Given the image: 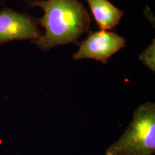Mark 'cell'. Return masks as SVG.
Segmentation results:
<instances>
[{
    "label": "cell",
    "instance_id": "cell-7",
    "mask_svg": "<svg viewBox=\"0 0 155 155\" xmlns=\"http://www.w3.org/2000/svg\"><path fill=\"white\" fill-rule=\"evenodd\" d=\"M35 1H38V0H35Z\"/></svg>",
    "mask_w": 155,
    "mask_h": 155
},
{
    "label": "cell",
    "instance_id": "cell-2",
    "mask_svg": "<svg viewBox=\"0 0 155 155\" xmlns=\"http://www.w3.org/2000/svg\"><path fill=\"white\" fill-rule=\"evenodd\" d=\"M155 153V104L146 102L133 114L131 123L105 155H153Z\"/></svg>",
    "mask_w": 155,
    "mask_h": 155
},
{
    "label": "cell",
    "instance_id": "cell-1",
    "mask_svg": "<svg viewBox=\"0 0 155 155\" xmlns=\"http://www.w3.org/2000/svg\"><path fill=\"white\" fill-rule=\"evenodd\" d=\"M31 5L44 12L38 22L45 34L33 42L42 50L75 42L90 28L91 17L78 0H38Z\"/></svg>",
    "mask_w": 155,
    "mask_h": 155
},
{
    "label": "cell",
    "instance_id": "cell-3",
    "mask_svg": "<svg viewBox=\"0 0 155 155\" xmlns=\"http://www.w3.org/2000/svg\"><path fill=\"white\" fill-rule=\"evenodd\" d=\"M126 40L123 37L107 30H100L89 35L79 45L73 59H94L106 63L114 54L125 47Z\"/></svg>",
    "mask_w": 155,
    "mask_h": 155
},
{
    "label": "cell",
    "instance_id": "cell-6",
    "mask_svg": "<svg viewBox=\"0 0 155 155\" xmlns=\"http://www.w3.org/2000/svg\"><path fill=\"white\" fill-rule=\"evenodd\" d=\"M139 60L141 63L144 64L151 71H155V42L154 39L153 40L149 47H147L144 51L139 55Z\"/></svg>",
    "mask_w": 155,
    "mask_h": 155
},
{
    "label": "cell",
    "instance_id": "cell-5",
    "mask_svg": "<svg viewBox=\"0 0 155 155\" xmlns=\"http://www.w3.org/2000/svg\"><path fill=\"white\" fill-rule=\"evenodd\" d=\"M101 30L114 28L119 24L124 12L108 0H86Z\"/></svg>",
    "mask_w": 155,
    "mask_h": 155
},
{
    "label": "cell",
    "instance_id": "cell-4",
    "mask_svg": "<svg viewBox=\"0 0 155 155\" xmlns=\"http://www.w3.org/2000/svg\"><path fill=\"white\" fill-rule=\"evenodd\" d=\"M41 35L38 22L33 17L9 9L0 11V44L20 40L34 42Z\"/></svg>",
    "mask_w": 155,
    "mask_h": 155
}]
</instances>
